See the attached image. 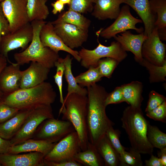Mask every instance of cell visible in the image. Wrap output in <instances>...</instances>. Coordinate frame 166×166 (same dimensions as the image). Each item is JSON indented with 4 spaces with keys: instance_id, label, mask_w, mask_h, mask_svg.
Returning <instances> with one entry per match:
<instances>
[{
    "instance_id": "obj_20",
    "label": "cell",
    "mask_w": 166,
    "mask_h": 166,
    "mask_svg": "<svg viewBox=\"0 0 166 166\" xmlns=\"http://www.w3.org/2000/svg\"><path fill=\"white\" fill-rule=\"evenodd\" d=\"M124 3L132 7L141 18L144 26V34L148 37L155 27L156 16L150 9L149 0H124Z\"/></svg>"
},
{
    "instance_id": "obj_16",
    "label": "cell",
    "mask_w": 166,
    "mask_h": 166,
    "mask_svg": "<svg viewBox=\"0 0 166 166\" xmlns=\"http://www.w3.org/2000/svg\"><path fill=\"white\" fill-rule=\"evenodd\" d=\"M45 155L39 152L22 154H0V165L3 166H44Z\"/></svg>"
},
{
    "instance_id": "obj_25",
    "label": "cell",
    "mask_w": 166,
    "mask_h": 166,
    "mask_svg": "<svg viewBox=\"0 0 166 166\" xmlns=\"http://www.w3.org/2000/svg\"><path fill=\"white\" fill-rule=\"evenodd\" d=\"M74 160L85 166H105L104 161L95 146L89 142L87 149L77 153Z\"/></svg>"
},
{
    "instance_id": "obj_21",
    "label": "cell",
    "mask_w": 166,
    "mask_h": 166,
    "mask_svg": "<svg viewBox=\"0 0 166 166\" xmlns=\"http://www.w3.org/2000/svg\"><path fill=\"white\" fill-rule=\"evenodd\" d=\"M124 0H96L92 15L100 20L116 19L118 16L120 5Z\"/></svg>"
},
{
    "instance_id": "obj_13",
    "label": "cell",
    "mask_w": 166,
    "mask_h": 166,
    "mask_svg": "<svg viewBox=\"0 0 166 166\" xmlns=\"http://www.w3.org/2000/svg\"><path fill=\"white\" fill-rule=\"evenodd\" d=\"M158 29L155 27L151 34L144 42L141 49L143 58L150 63L161 66L166 60V44L160 40Z\"/></svg>"
},
{
    "instance_id": "obj_4",
    "label": "cell",
    "mask_w": 166,
    "mask_h": 166,
    "mask_svg": "<svg viewBox=\"0 0 166 166\" xmlns=\"http://www.w3.org/2000/svg\"><path fill=\"white\" fill-rule=\"evenodd\" d=\"M61 111L62 120L70 122L77 132L81 151L86 150L89 142L87 124V96L72 93L64 98Z\"/></svg>"
},
{
    "instance_id": "obj_12",
    "label": "cell",
    "mask_w": 166,
    "mask_h": 166,
    "mask_svg": "<svg viewBox=\"0 0 166 166\" xmlns=\"http://www.w3.org/2000/svg\"><path fill=\"white\" fill-rule=\"evenodd\" d=\"M28 0H4L0 3L3 13L9 22L10 33L30 22L27 13Z\"/></svg>"
},
{
    "instance_id": "obj_32",
    "label": "cell",
    "mask_w": 166,
    "mask_h": 166,
    "mask_svg": "<svg viewBox=\"0 0 166 166\" xmlns=\"http://www.w3.org/2000/svg\"><path fill=\"white\" fill-rule=\"evenodd\" d=\"M139 63L145 67L148 71L150 83L164 81L166 80V62L161 66H157L151 64L143 58Z\"/></svg>"
},
{
    "instance_id": "obj_5",
    "label": "cell",
    "mask_w": 166,
    "mask_h": 166,
    "mask_svg": "<svg viewBox=\"0 0 166 166\" xmlns=\"http://www.w3.org/2000/svg\"><path fill=\"white\" fill-rule=\"evenodd\" d=\"M46 22L44 20H34L31 22L33 36L30 44L24 50L15 53L14 55L16 63L20 65L30 61L38 62L50 69L59 57L58 53L48 47H44L40 38L39 33L42 26Z\"/></svg>"
},
{
    "instance_id": "obj_37",
    "label": "cell",
    "mask_w": 166,
    "mask_h": 166,
    "mask_svg": "<svg viewBox=\"0 0 166 166\" xmlns=\"http://www.w3.org/2000/svg\"><path fill=\"white\" fill-rule=\"evenodd\" d=\"M96 0H71L68 9L81 14L92 12Z\"/></svg>"
},
{
    "instance_id": "obj_44",
    "label": "cell",
    "mask_w": 166,
    "mask_h": 166,
    "mask_svg": "<svg viewBox=\"0 0 166 166\" xmlns=\"http://www.w3.org/2000/svg\"><path fill=\"white\" fill-rule=\"evenodd\" d=\"M44 166H81L80 164L74 160L65 161L59 162L47 161L44 160Z\"/></svg>"
},
{
    "instance_id": "obj_8",
    "label": "cell",
    "mask_w": 166,
    "mask_h": 166,
    "mask_svg": "<svg viewBox=\"0 0 166 166\" xmlns=\"http://www.w3.org/2000/svg\"><path fill=\"white\" fill-rule=\"evenodd\" d=\"M75 131L69 121L50 118L45 120L40 124L32 138L57 143Z\"/></svg>"
},
{
    "instance_id": "obj_33",
    "label": "cell",
    "mask_w": 166,
    "mask_h": 166,
    "mask_svg": "<svg viewBox=\"0 0 166 166\" xmlns=\"http://www.w3.org/2000/svg\"><path fill=\"white\" fill-rule=\"evenodd\" d=\"M148 139L153 148L160 149L166 147V134L155 126L149 123L147 128Z\"/></svg>"
},
{
    "instance_id": "obj_29",
    "label": "cell",
    "mask_w": 166,
    "mask_h": 166,
    "mask_svg": "<svg viewBox=\"0 0 166 166\" xmlns=\"http://www.w3.org/2000/svg\"><path fill=\"white\" fill-rule=\"evenodd\" d=\"M47 0H28L27 13L30 22L34 20H44L49 12L46 4Z\"/></svg>"
},
{
    "instance_id": "obj_53",
    "label": "cell",
    "mask_w": 166,
    "mask_h": 166,
    "mask_svg": "<svg viewBox=\"0 0 166 166\" xmlns=\"http://www.w3.org/2000/svg\"><path fill=\"white\" fill-rule=\"evenodd\" d=\"M1 165H0V166H1Z\"/></svg>"
},
{
    "instance_id": "obj_40",
    "label": "cell",
    "mask_w": 166,
    "mask_h": 166,
    "mask_svg": "<svg viewBox=\"0 0 166 166\" xmlns=\"http://www.w3.org/2000/svg\"><path fill=\"white\" fill-rule=\"evenodd\" d=\"M165 100L166 98L163 95L154 90L151 91L149 93L148 101L145 112L147 113L154 109Z\"/></svg>"
},
{
    "instance_id": "obj_49",
    "label": "cell",
    "mask_w": 166,
    "mask_h": 166,
    "mask_svg": "<svg viewBox=\"0 0 166 166\" xmlns=\"http://www.w3.org/2000/svg\"><path fill=\"white\" fill-rule=\"evenodd\" d=\"M10 61L6 57L0 55V74L3 68L7 65V61ZM3 96V94L0 91V100Z\"/></svg>"
},
{
    "instance_id": "obj_27",
    "label": "cell",
    "mask_w": 166,
    "mask_h": 166,
    "mask_svg": "<svg viewBox=\"0 0 166 166\" xmlns=\"http://www.w3.org/2000/svg\"><path fill=\"white\" fill-rule=\"evenodd\" d=\"M121 86L124 102L133 107H140L143 101L142 83L137 81H132Z\"/></svg>"
},
{
    "instance_id": "obj_41",
    "label": "cell",
    "mask_w": 166,
    "mask_h": 166,
    "mask_svg": "<svg viewBox=\"0 0 166 166\" xmlns=\"http://www.w3.org/2000/svg\"><path fill=\"white\" fill-rule=\"evenodd\" d=\"M19 110L3 103L0 100V124L14 117Z\"/></svg>"
},
{
    "instance_id": "obj_10",
    "label": "cell",
    "mask_w": 166,
    "mask_h": 166,
    "mask_svg": "<svg viewBox=\"0 0 166 166\" xmlns=\"http://www.w3.org/2000/svg\"><path fill=\"white\" fill-rule=\"evenodd\" d=\"M141 19L137 18L131 14L129 6L126 4L121 9L120 13L115 21L110 26L101 30L99 33L102 37L107 39L114 38L119 33L128 30H134L140 34L144 32L143 28H137L136 25L142 23Z\"/></svg>"
},
{
    "instance_id": "obj_46",
    "label": "cell",
    "mask_w": 166,
    "mask_h": 166,
    "mask_svg": "<svg viewBox=\"0 0 166 166\" xmlns=\"http://www.w3.org/2000/svg\"><path fill=\"white\" fill-rule=\"evenodd\" d=\"M151 155L150 159L145 160L146 166H163L160 159L158 157Z\"/></svg>"
},
{
    "instance_id": "obj_18",
    "label": "cell",
    "mask_w": 166,
    "mask_h": 166,
    "mask_svg": "<svg viewBox=\"0 0 166 166\" xmlns=\"http://www.w3.org/2000/svg\"><path fill=\"white\" fill-rule=\"evenodd\" d=\"M50 69L35 61H31L29 67L22 71L20 89L37 86L45 81L48 77Z\"/></svg>"
},
{
    "instance_id": "obj_11",
    "label": "cell",
    "mask_w": 166,
    "mask_h": 166,
    "mask_svg": "<svg viewBox=\"0 0 166 166\" xmlns=\"http://www.w3.org/2000/svg\"><path fill=\"white\" fill-rule=\"evenodd\" d=\"M33 36V29L30 22L17 30L2 37L0 43V53L8 59V53L20 48L25 49L31 42Z\"/></svg>"
},
{
    "instance_id": "obj_50",
    "label": "cell",
    "mask_w": 166,
    "mask_h": 166,
    "mask_svg": "<svg viewBox=\"0 0 166 166\" xmlns=\"http://www.w3.org/2000/svg\"><path fill=\"white\" fill-rule=\"evenodd\" d=\"M158 34L161 41L166 40V27L158 29Z\"/></svg>"
},
{
    "instance_id": "obj_45",
    "label": "cell",
    "mask_w": 166,
    "mask_h": 166,
    "mask_svg": "<svg viewBox=\"0 0 166 166\" xmlns=\"http://www.w3.org/2000/svg\"><path fill=\"white\" fill-rule=\"evenodd\" d=\"M11 146L10 140L5 139L0 136V154L8 153Z\"/></svg>"
},
{
    "instance_id": "obj_39",
    "label": "cell",
    "mask_w": 166,
    "mask_h": 166,
    "mask_svg": "<svg viewBox=\"0 0 166 166\" xmlns=\"http://www.w3.org/2000/svg\"><path fill=\"white\" fill-rule=\"evenodd\" d=\"M146 116L156 121L165 123L166 121V100L152 110L147 112Z\"/></svg>"
},
{
    "instance_id": "obj_3",
    "label": "cell",
    "mask_w": 166,
    "mask_h": 166,
    "mask_svg": "<svg viewBox=\"0 0 166 166\" xmlns=\"http://www.w3.org/2000/svg\"><path fill=\"white\" fill-rule=\"evenodd\" d=\"M57 97L52 85L44 81L35 86L19 89L11 94L3 95L1 101L19 110L34 108L53 103Z\"/></svg>"
},
{
    "instance_id": "obj_9",
    "label": "cell",
    "mask_w": 166,
    "mask_h": 166,
    "mask_svg": "<svg viewBox=\"0 0 166 166\" xmlns=\"http://www.w3.org/2000/svg\"><path fill=\"white\" fill-rule=\"evenodd\" d=\"M81 151L78 135L74 131L57 142L44 157L47 161L59 162L74 160L76 154Z\"/></svg>"
},
{
    "instance_id": "obj_35",
    "label": "cell",
    "mask_w": 166,
    "mask_h": 166,
    "mask_svg": "<svg viewBox=\"0 0 166 166\" xmlns=\"http://www.w3.org/2000/svg\"><path fill=\"white\" fill-rule=\"evenodd\" d=\"M119 63L116 59L109 57L99 60L98 62L97 66L102 77L110 78Z\"/></svg>"
},
{
    "instance_id": "obj_48",
    "label": "cell",
    "mask_w": 166,
    "mask_h": 166,
    "mask_svg": "<svg viewBox=\"0 0 166 166\" xmlns=\"http://www.w3.org/2000/svg\"><path fill=\"white\" fill-rule=\"evenodd\" d=\"M158 157L160 159L163 166H166V147L158 151Z\"/></svg>"
},
{
    "instance_id": "obj_47",
    "label": "cell",
    "mask_w": 166,
    "mask_h": 166,
    "mask_svg": "<svg viewBox=\"0 0 166 166\" xmlns=\"http://www.w3.org/2000/svg\"><path fill=\"white\" fill-rule=\"evenodd\" d=\"M51 5L53 8L52 12L54 14L61 13L64 10L65 5L58 0L51 3Z\"/></svg>"
},
{
    "instance_id": "obj_36",
    "label": "cell",
    "mask_w": 166,
    "mask_h": 166,
    "mask_svg": "<svg viewBox=\"0 0 166 166\" xmlns=\"http://www.w3.org/2000/svg\"><path fill=\"white\" fill-rule=\"evenodd\" d=\"M140 153L133 149L131 147L128 151L126 150L121 157L123 166H142L143 162Z\"/></svg>"
},
{
    "instance_id": "obj_34",
    "label": "cell",
    "mask_w": 166,
    "mask_h": 166,
    "mask_svg": "<svg viewBox=\"0 0 166 166\" xmlns=\"http://www.w3.org/2000/svg\"><path fill=\"white\" fill-rule=\"evenodd\" d=\"M54 66L56 67V72L53 77L55 82L58 88L60 94V101L62 105L59 111V116L64 107V100L62 92L63 77L65 69L64 59L59 57L55 62Z\"/></svg>"
},
{
    "instance_id": "obj_7",
    "label": "cell",
    "mask_w": 166,
    "mask_h": 166,
    "mask_svg": "<svg viewBox=\"0 0 166 166\" xmlns=\"http://www.w3.org/2000/svg\"><path fill=\"white\" fill-rule=\"evenodd\" d=\"M54 118L51 105H42L32 109L21 128L10 140L11 145L32 138L37 129L45 120Z\"/></svg>"
},
{
    "instance_id": "obj_51",
    "label": "cell",
    "mask_w": 166,
    "mask_h": 166,
    "mask_svg": "<svg viewBox=\"0 0 166 166\" xmlns=\"http://www.w3.org/2000/svg\"><path fill=\"white\" fill-rule=\"evenodd\" d=\"M64 5L67 4L68 6L70 4L71 0H58Z\"/></svg>"
},
{
    "instance_id": "obj_23",
    "label": "cell",
    "mask_w": 166,
    "mask_h": 166,
    "mask_svg": "<svg viewBox=\"0 0 166 166\" xmlns=\"http://www.w3.org/2000/svg\"><path fill=\"white\" fill-rule=\"evenodd\" d=\"M32 109L19 110L14 117L0 123V136L10 140L20 129Z\"/></svg>"
},
{
    "instance_id": "obj_43",
    "label": "cell",
    "mask_w": 166,
    "mask_h": 166,
    "mask_svg": "<svg viewBox=\"0 0 166 166\" xmlns=\"http://www.w3.org/2000/svg\"><path fill=\"white\" fill-rule=\"evenodd\" d=\"M10 33L9 23L3 13L0 3V43L2 38Z\"/></svg>"
},
{
    "instance_id": "obj_1",
    "label": "cell",
    "mask_w": 166,
    "mask_h": 166,
    "mask_svg": "<svg viewBox=\"0 0 166 166\" xmlns=\"http://www.w3.org/2000/svg\"><path fill=\"white\" fill-rule=\"evenodd\" d=\"M87 124L89 141L96 146L105 136L113 123L106 113L105 100L108 93L103 86L95 83L87 87Z\"/></svg>"
},
{
    "instance_id": "obj_22",
    "label": "cell",
    "mask_w": 166,
    "mask_h": 166,
    "mask_svg": "<svg viewBox=\"0 0 166 166\" xmlns=\"http://www.w3.org/2000/svg\"><path fill=\"white\" fill-rule=\"evenodd\" d=\"M56 143L30 139L20 144L11 145L8 153L17 154L37 152H41L45 156L52 150Z\"/></svg>"
},
{
    "instance_id": "obj_15",
    "label": "cell",
    "mask_w": 166,
    "mask_h": 166,
    "mask_svg": "<svg viewBox=\"0 0 166 166\" xmlns=\"http://www.w3.org/2000/svg\"><path fill=\"white\" fill-rule=\"evenodd\" d=\"M41 41L44 47H49L58 53L60 51L67 52L78 61L81 58L78 51L66 46L55 32L53 25L51 22H46L42 26L39 33Z\"/></svg>"
},
{
    "instance_id": "obj_52",
    "label": "cell",
    "mask_w": 166,
    "mask_h": 166,
    "mask_svg": "<svg viewBox=\"0 0 166 166\" xmlns=\"http://www.w3.org/2000/svg\"><path fill=\"white\" fill-rule=\"evenodd\" d=\"M4 0H0V3H1Z\"/></svg>"
},
{
    "instance_id": "obj_6",
    "label": "cell",
    "mask_w": 166,
    "mask_h": 166,
    "mask_svg": "<svg viewBox=\"0 0 166 166\" xmlns=\"http://www.w3.org/2000/svg\"><path fill=\"white\" fill-rule=\"evenodd\" d=\"M97 41L98 44L93 49L83 48L78 52L81 64L83 67L87 69L90 67H96L99 60L105 57L113 58L120 62L127 57L126 51L117 42H113L109 46H105Z\"/></svg>"
},
{
    "instance_id": "obj_2",
    "label": "cell",
    "mask_w": 166,
    "mask_h": 166,
    "mask_svg": "<svg viewBox=\"0 0 166 166\" xmlns=\"http://www.w3.org/2000/svg\"><path fill=\"white\" fill-rule=\"evenodd\" d=\"M121 121L122 127L128 135L131 147L140 153L152 154L154 148L147 137L149 122L144 117L140 107H127L123 112Z\"/></svg>"
},
{
    "instance_id": "obj_30",
    "label": "cell",
    "mask_w": 166,
    "mask_h": 166,
    "mask_svg": "<svg viewBox=\"0 0 166 166\" xmlns=\"http://www.w3.org/2000/svg\"><path fill=\"white\" fill-rule=\"evenodd\" d=\"M149 4L151 11L157 16L155 26L166 27V0H150Z\"/></svg>"
},
{
    "instance_id": "obj_31",
    "label": "cell",
    "mask_w": 166,
    "mask_h": 166,
    "mask_svg": "<svg viewBox=\"0 0 166 166\" xmlns=\"http://www.w3.org/2000/svg\"><path fill=\"white\" fill-rule=\"evenodd\" d=\"M102 77L98 66L90 67L86 71L75 77L77 83L82 87H88L101 81Z\"/></svg>"
},
{
    "instance_id": "obj_38",
    "label": "cell",
    "mask_w": 166,
    "mask_h": 166,
    "mask_svg": "<svg viewBox=\"0 0 166 166\" xmlns=\"http://www.w3.org/2000/svg\"><path fill=\"white\" fill-rule=\"evenodd\" d=\"M120 134V132L118 130L115 129L113 126L110 127L107 130L105 135L113 148L120 156L121 160L122 155L125 151L126 148L123 146L119 140Z\"/></svg>"
},
{
    "instance_id": "obj_42",
    "label": "cell",
    "mask_w": 166,
    "mask_h": 166,
    "mask_svg": "<svg viewBox=\"0 0 166 166\" xmlns=\"http://www.w3.org/2000/svg\"><path fill=\"white\" fill-rule=\"evenodd\" d=\"M124 102L121 86L116 87L110 93H108L105 100L106 106L112 104H116Z\"/></svg>"
},
{
    "instance_id": "obj_14",
    "label": "cell",
    "mask_w": 166,
    "mask_h": 166,
    "mask_svg": "<svg viewBox=\"0 0 166 166\" xmlns=\"http://www.w3.org/2000/svg\"><path fill=\"white\" fill-rule=\"evenodd\" d=\"M53 25L56 34L64 43L72 49L81 46L88 39L89 31L75 25L64 22Z\"/></svg>"
},
{
    "instance_id": "obj_17",
    "label": "cell",
    "mask_w": 166,
    "mask_h": 166,
    "mask_svg": "<svg viewBox=\"0 0 166 166\" xmlns=\"http://www.w3.org/2000/svg\"><path fill=\"white\" fill-rule=\"evenodd\" d=\"M0 74V91L3 95L11 94L20 89L22 71L20 65L11 61Z\"/></svg>"
},
{
    "instance_id": "obj_24",
    "label": "cell",
    "mask_w": 166,
    "mask_h": 166,
    "mask_svg": "<svg viewBox=\"0 0 166 166\" xmlns=\"http://www.w3.org/2000/svg\"><path fill=\"white\" fill-rule=\"evenodd\" d=\"M105 166H123L119 155L112 145L105 136L96 146Z\"/></svg>"
},
{
    "instance_id": "obj_28",
    "label": "cell",
    "mask_w": 166,
    "mask_h": 166,
    "mask_svg": "<svg viewBox=\"0 0 166 166\" xmlns=\"http://www.w3.org/2000/svg\"><path fill=\"white\" fill-rule=\"evenodd\" d=\"M63 59L65 67L64 74L68 84L67 93L64 98H66L72 93L87 96V89L81 87L77 83L73 74L72 71L73 58H71L69 54H68Z\"/></svg>"
},
{
    "instance_id": "obj_19",
    "label": "cell",
    "mask_w": 166,
    "mask_h": 166,
    "mask_svg": "<svg viewBox=\"0 0 166 166\" xmlns=\"http://www.w3.org/2000/svg\"><path fill=\"white\" fill-rule=\"evenodd\" d=\"M148 37L143 32L134 34L127 30L117 35L114 38L126 51H130L133 54L136 61L140 63L143 59L141 54L143 44Z\"/></svg>"
},
{
    "instance_id": "obj_26",
    "label": "cell",
    "mask_w": 166,
    "mask_h": 166,
    "mask_svg": "<svg viewBox=\"0 0 166 166\" xmlns=\"http://www.w3.org/2000/svg\"><path fill=\"white\" fill-rule=\"evenodd\" d=\"M51 22L53 25L60 22L66 23L88 31L91 23V21L81 14L69 9L61 12L56 20Z\"/></svg>"
}]
</instances>
